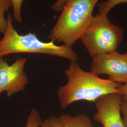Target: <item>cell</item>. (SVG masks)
Returning <instances> with one entry per match:
<instances>
[{
	"label": "cell",
	"mask_w": 127,
	"mask_h": 127,
	"mask_svg": "<svg viewBox=\"0 0 127 127\" xmlns=\"http://www.w3.org/2000/svg\"><path fill=\"white\" fill-rule=\"evenodd\" d=\"M99 0H67L48 38L72 48L89 26Z\"/></svg>",
	"instance_id": "obj_2"
},
{
	"label": "cell",
	"mask_w": 127,
	"mask_h": 127,
	"mask_svg": "<svg viewBox=\"0 0 127 127\" xmlns=\"http://www.w3.org/2000/svg\"><path fill=\"white\" fill-rule=\"evenodd\" d=\"M118 91L123 95L122 101L127 103V82L123 85L121 83L118 87Z\"/></svg>",
	"instance_id": "obj_15"
},
{
	"label": "cell",
	"mask_w": 127,
	"mask_h": 127,
	"mask_svg": "<svg viewBox=\"0 0 127 127\" xmlns=\"http://www.w3.org/2000/svg\"><path fill=\"white\" fill-rule=\"evenodd\" d=\"M66 0H59V1H60L61 2H65Z\"/></svg>",
	"instance_id": "obj_16"
},
{
	"label": "cell",
	"mask_w": 127,
	"mask_h": 127,
	"mask_svg": "<svg viewBox=\"0 0 127 127\" xmlns=\"http://www.w3.org/2000/svg\"><path fill=\"white\" fill-rule=\"evenodd\" d=\"M64 73L67 83L59 87L57 94L62 108L78 101L85 100L95 102L102 95L119 93L118 88L121 83L109 79H103L92 72L83 70L76 62H70Z\"/></svg>",
	"instance_id": "obj_1"
},
{
	"label": "cell",
	"mask_w": 127,
	"mask_h": 127,
	"mask_svg": "<svg viewBox=\"0 0 127 127\" xmlns=\"http://www.w3.org/2000/svg\"><path fill=\"white\" fill-rule=\"evenodd\" d=\"M124 30L111 23L107 15L93 16L80 39L92 59L116 51L123 40Z\"/></svg>",
	"instance_id": "obj_4"
},
{
	"label": "cell",
	"mask_w": 127,
	"mask_h": 127,
	"mask_svg": "<svg viewBox=\"0 0 127 127\" xmlns=\"http://www.w3.org/2000/svg\"><path fill=\"white\" fill-rule=\"evenodd\" d=\"M12 7V17L18 22L22 21L21 15V8L24 0H10Z\"/></svg>",
	"instance_id": "obj_12"
},
{
	"label": "cell",
	"mask_w": 127,
	"mask_h": 127,
	"mask_svg": "<svg viewBox=\"0 0 127 127\" xmlns=\"http://www.w3.org/2000/svg\"><path fill=\"white\" fill-rule=\"evenodd\" d=\"M26 58H18L9 64L2 58L0 59V93L5 91L8 96L24 91L29 83L25 71Z\"/></svg>",
	"instance_id": "obj_6"
},
{
	"label": "cell",
	"mask_w": 127,
	"mask_h": 127,
	"mask_svg": "<svg viewBox=\"0 0 127 127\" xmlns=\"http://www.w3.org/2000/svg\"><path fill=\"white\" fill-rule=\"evenodd\" d=\"M123 95L113 93L102 95L94 102L97 112L93 119L103 127H125L121 114Z\"/></svg>",
	"instance_id": "obj_7"
},
{
	"label": "cell",
	"mask_w": 127,
	"mask_h": 127,
	"mask_svg": "<svg viewBox=\"0 0 127 127\" xmlns=\"http://www.w3.org/2000/svg\"><path fill=\"white\" fill-rule=\"evenodd\" d=\"M121 110L123 114L122 117L123 123L125 127H127V103L122 101L121 105Z\"/></svg>",
	"instance_id": "obj_14"
},
{
	"label": "cell",
	"mask_w": 127,
	"mask_h": 127,
	"mask_svg": "<svg viewBox=\"0 0 127 127\" xmlns=\"http://www.w3.org/2000/svg\"><path fill=\"white\" fill-rule=\"evenodd\" d=\"M8 26L2 39L0 40V59L6 55L25 53L49 55L64 58L70 62H76L77 53L72 48L57 45L54 41L40 40L32 32L19 34L13 25V17L10 13L7 16Z\"/></svg>",
	"instance_id": "obj_3"
},
{
	"label": "cell",
	"mask_w": 127,
	"mask_h": 127,
	"mask_svg": "<svg viewBox=\"0 0 127 127\" xmlns=\"http://www.w3.org/2000/svg\"><path fill=\"white\" fill-rule=\"evenodd\" d=\"M91 72L98 76L108 75L109 80L117 83L127 82V53L121 54L117 51L99 55L91 63Z\"/></svg>",
	"instance_id": "obj_5"
},
{
	"label": "cell",
	"mask_w": 127,
	"mask_h": 127,
	"mask_svg": "<svg viewBox=\"0 0 127 127\" xmlns=\"http://www.w3.org/2000/svg\"><path fill=\"white\" fill-rule=\"evenodd\" d=\"M10 7H12L10 0H0V32L3 34L6 32L8 26V20L7 18H5V13Z\"/></svg>",
	"instance_id": "obj_9"
},
{
	"label": "cell",
	"mask_w": 127,
	"mask_h": 127,
	"mask_svg": "<svg viewBox=\"0 0 127 127\" xmlns=\"http://www.w3.org/2000/svg\"><path fill=\"white\" fill-rule=\"evenodd\" d=\"M123 3H127V0H106L98 3V10L100 13L108 15L110 11L115 6Z\"/></svg>",
	"instance_id": "obj_10"
},
{
	"label": "cell",
	"mask_w": 127,
	"mask_h": 127,
	"mask_svg": "<svg viewBox=\"0 0 127 127\" xmlns=\"http://www.w3.org/2000/svg\"><path fill=\"white\" fill-rule=\"evenodd\" d=\"M42 120L39 112L33 108L31 110L26 123V127H41Z\"/></svg>",
	"instance_id": "obj_11"
},
{
	"label": "cell",
	"mask_w": 127,
	"mask_h": 127,
	"mask_svg": "<svg viewBox=\"0 0 127 127\" xmlns=\"http://www.w3.org/2000/svg\"><path fill=\"white\" fill-rule=\"evenodd\" d=\"M41 127H63L59 117L51 116L42 121Z\"/></svg>",
	"instance_id": "obj_13"
},
{
	"label": "cell",
	"mask_w": 127,
	"mask_h": 127,
	"mask_svg": "<svg viewBox=\"0 0 127 127\" xmlns=\"http://www.w3.org/2000/svg\"><path fill=\"white\" fill-rule=\"evenodd\" d=\"M63 127H94L91 118L84 114H79L74 116L66 114L59 117Z\"/></svg>",
	"instance_id": "obj_8"
}]
</instances>
